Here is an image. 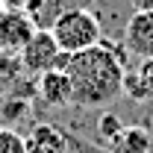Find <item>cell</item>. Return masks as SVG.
I'll use <instances>...</instances> for the list:
<instances>
[{
    "mask_svg": "<svg viewBox=\"0 0 153 153\" xmlns=\"http://www.w3.org/2000/svg\"><path fill=\"white\" fill-rule=\"evenodd\" d=\"M74 91V106L100 109L124 94V74H127V47H118L109 38H100L94 47L65 53L59 65Z\"/></svg>",
    "mask_w": 153,
    "mask_h": 153,
    "instance_id": "obj_1",
    "label": "cell"
},
{
    "mask_svg": "<svg viewBox=\"0 0 153 153\" xmlns=\"http://www.w3.org/2000/svg\"><path fill=\"white\" fill-rule=\"evenodd\" d=\"M47 30H50V36H53V41L59 44L62 53H79V50H88V47H94L97 41L103 38V30H100L97 15H94V12H88L85 6L62 9Z\"/></svg>",
    "mask_w": 153,
    "mask_h": 153,
    "instance_id": "obj_2",
    "label": "cell"
},
{
    "mask_svg": "<svg viewBox=\"0 0 153 153\" xmlns=\"http://www.w3.org/2000/svg\"><path fill=\"white\" fill-rule=\"evenodd\" d=\"M62 50H59V44L53 41V36H50V30H36V36L27 41V47L18 53V62L21 68L27 71V74H47V71H53V68H59L62 65Z\"/></svg>",
    "mask_w": 153,
    "mask_h": 153,
    "instance_id": "obj_3",
    "label": "cell"
},
{
    "mask_svg": "<svg viewBox=\"0 0 153 153\" xmlns=\"http://www.w3.org/2000/svg\"><path fill=\"white\" fill-rule=\"evenodd\" d=\"M36 21L24 9H0V53L18 56L27 41L36 36Z\"/></svg>",
    "mask_w": 153,
    "mask_h": 153,
    "instance_id": "obj_4",
    "label": "cell"
},
{
    "mask_svg": "<svg viewBox=\"0 0 153 153\" xmlns=\"http://www.w3.org/2000/svg\"><path fill=\"white\" fill-rule=\"evenodd\" d=\"M124 47L138 59L153 56V9H141L124 27Z\"/></svg>",
    "mask_w": 153,
    "mask_h": 153,
    "instance_id": "obj_5",
    "label": "cell"
},
{
    "mask_svg": "<svg viewBox=\"0 0 153 153\" xmlns=\"http://www.w3.org/2000/svg\"><path fill=\"white\" fill-rule=\"evenodd\" d=\"M38 94L41 100L47 103V106H74V91H71V79L68 74L62 71V68H53V71H47V74L38 76Z\"/></svg>",
    "mask_w": 153,
    "mask_h": 153,
    "instance_id": "obj_6",
    "label": "cell"
},
{
    "mask_svg": "<svg viewBox=\"0 0 153 153\" xmlns=\"http://www.w3.org/2000/svg\"><path fill=\"white\" fill-rule=\"evenodd\" d=\"M27 153H68V135L53 124H36L24 138Z\"/></svg>",
    "mask_w": 153,
    "mask_h": 153,
    "instance_id": "obj_7",
    "label": "cell"
},
{
    "mask_svg": "<svg viewBox=\"0 0 153 153\" xmlns=\"http://www.w3.org/2000/svg\"><path fill=\"white\" fill-rule=\"evenodd\" d=\"M124 94L135 100V103H144L153 97V56L150 59H138L135 68H127L124 74Z\"/></svg>",
    "mask_w": 153,
    "mask_h": 153,
    "instance_id": "obj_8",
    "label": "cell"
},
{
    "mask_svg": "<svg viewBox=\"0 0 153 153\" xmlns=\"http://www.w3.org/2000/svg\"><path fill=\"white\" fill-rule=\"evenodd\" d=\"M112 153H150L153 141H150V130L138 127V124H124V130L115 135V141L109 144Z\"/></svg>",
    "mask_w": 153,
    "mask_h": 153,
    "instance_id": "obj_9",
    "label": "cell"
},
{
    "mask_svg": "<svg viewBox=\"0 0 153 153\" xmlns=\"http://www.w3.org/2000/svg\"><path fill=\"white\" fill-rule=\"evenodd\" d=\"M124 130V121L118 118V115H112V112H103L100 118H97V135H100V141L109 147L115 141V135Z\"/></svg>",
    "mask_w": 153,
    "mask_h": 153,
    "instance_id": "obj_10",
    "label": "cell"
},
{
    "mask_svg": "<svg viewBox=\"0 0 153 153\" xmlns=\"http://www.w3.org/2000/svg\"><path fill=\"white\" fill-rule=\"evenodd\" d=\"M0 153H27L24 135H18L9 127H0Z\"/></svg>",
    "mask_w": 153,
    "mask_h": 153,
    "instance_id": "obj_11",
    "label": "cell"
},
{
    "mask_svg": "<svg viewBox=\"0 0 153 153\" xmlns=\"http://www.w3.org/2000/svg\"><path fill=\"white\" fill-rule=\"evenodd\" d=\"M27 0H0V9H24Z\"/></svg>",
    "mask_w": 153,
    "mask_h": 153,
    "instance_id": "obj_12",
    "label": "cell"
},
{
    "mask_svg": "<svg viewBox=\"0 0 153 153\" xmlns=\"http://www.w3.org/2000/svg\"><path fill=\"white\" fill-rule=\"evenodd\" d=\"M150 130H153V115H150Z\"/></svg>",
    "mask_w": 153,
    "mask_h": 153,
    "instance_id": "obj_13",
    "label": "cell"
},
{
    "mask_svg": "<svg viewBox=\"0 0 153 153\" xmlns=\"http://www.w3.org/2000/svg\"><path fill=\"white\" fill-rule=\"evenodd\" d=\"M79 6H82V0H79Z\"/></svg>",
    "mask_w": 153,
    "mask_h": 153,
    "instance_id": "obj_14",
    "label": "cell"
}]
</instances>
